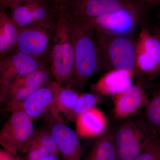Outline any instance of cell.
<instances>
[{
    "label": "cell",
    "mask_w": 160,
    "mask_h": 160,
    "mask_svg": "<svg viewBox=\"0 0 160 160\" xmlns=\"http://www.w3.org/2000/svg\"><path fill=\"white\" fill-rule=\"evenodd\" d=\"M64 11L67 16L74 50L73 86L82 90L91 76L98 71L104 70L102 59L92 25L88 21Z\"/></svg>",
    "instance_id": "6da1fadb"
},
{
    "label": "cell",
    "mask_w": 160,
    "mask_h": 160,
    "mask_svg": "<svg viewBox=\"0 0 160 160\" xmlns=\"http://www.w3.org/2000/svg\"><path fill=\"white\" fill-rule=\"evenodd\" d=\"M49 60L52 74L55 81L62 85L73 87L74 50L67 16L60 7Z\"/></svg>",
    "instance_id": "7a4b0ae2"
},
{
    "label": "cell",
    "mask_w": 160,
    "mask_h": 160,
    "mask_svg": "<svg viewBox=\"0 0 160 160\" xmlns=\"http://www.w3.org/2000/svg\"><path fill=\"white\" fill-rule=\"evenodd\" d=\"M104 70H126L138 76L136 65V40L132 35H110L95 30Z\"/></svg>",
    "instance_id": "3957f363"
},
{
    "label": "cell",
    "mask_w": 160,
    "mask_h": 160,
    "mask_svg": "<svg viewBox=\"0 0 160 160\" xmlns=\"http://www.w3.org/2000/svg\"><path fill=\"white\" fill-rule=\"evenodd\" d=\"M144 120L127 121L113 132L118 160H133L156 136Z\"/></svg>",
    "instance_id": "277c9868"
},
{
    "label": "cell",
    "mask_w": 160,
    "mask_h": 160,
    "mask_svg": "<svg viewBox=\"0 0 160 160\" xmlns=\"http://www.w3.org/2000/svg\"><path fill=\"white\" fill-rule=\"evenodd\" d=\"M9 119L0 132V144L4 149L17 157L26 153L36 131L33 120L19 108L11 110Z\"/></svg>",
    "instance_id": "5b68a950"
},
{
    "label": "cell",
    "mask_w": 160,
    "mask_h": 160,
    "mask_svg": "<svg viewBox=\"0 0 160 160\" xmlns=\"http://www.w3.org/2000/svg\"><path fill=\"white\" fill-rule=\"evenodd\" d=\"M57 21V19L19 30L15 49L38 61L50 63Z\"/></svg>",
    "instance_id": "8992f818"
},
{
    "label": "cell",
    "mask_w": 160,
    "mask_h": 160,
    "mask_svg": "<svg viewBox=\"0 0 160 160\" xmlns=\"http://www.w3.org/2000/svg\"><path fill=\"white\" fill-rule=\"evenodd\" d=\"M7 8L9 18L21 30L57 19L59 6L51 0H32L12 3Z\"/></svg>",
    "instance_id": "52a82bcc"
},
{
    "label": "cell",
    "mask_w": 160,
    "mask_h": 160,
    "mask_svg": "<svg viewBox=\"0 0 160 160\" xmlns=\"http://www.w3.org/2000/svg\"><path fill=\"white\" fill-rule=\"evenodd\" d=\"M60 7L74 17L88 20L119 9L145 10L140 0H65Z\"/></svg>",
    "instance_id": "ba28073f"
},
{
    "label": "cell",
    "mask_w": 160,
    "mask_h": 160,
    "mask_svg": "<svg viewBox=\"0 0 160 160\" xmlns=\"http://www.w3.org/2000/svg\"><path fill=\"white\" fill-rule=\"evenodd\" d=\"M145 12L138 9H119L86 21L99 32L117 36L132 35Z\"/></svg>",
    "instance_id": "9c48e42d"
},
{
    "label": "cell",
    "mask_w": 160,
    "mask_h": 160,
    "mask_svg": "<svg viewBox=\"0 0 160 160\" xmlns=\"http://www.w3.org/2000/svg\"><path fill=\"white\" fill-rule=\"evenodd\" d=\"M136 65L138 74L149 79L160 72V40L145 26L141 27L136 40Z\"/></svg>",
    "instance_id": "30bf717a"
},
{
    "label": "cell",
    "mask_w": 160,
    "mask_h": 160,
    "mask_svg": "<svg viewBox=\"0 0 160 160\" xmlns=\"http://www.w3.org/2000/svg\"><path fill=\"white\" fill-rule=\"evenodd\" d=\"M47 65L50 63L38 61L14 49L0 59L1 92L13 81Z\"/></svg>",
    "instance_id": "8fae6325"
},
{
    "label": "cell",
    "mask_w": 160,
    "mask_h": 160,
    "mask_svg": "<svg viewBox=\"0 0 160 160\" xmlns=\"http://www.w3.org/2000/svg\"><path fill=\"white\" fill-rule=\"evenodd\" d=\"M62 86L56 81H51L34 92L15 108L22 109L32 120L37 119L48 112H51Z\"/></svg>",
    "instance_id": "7c38bea8"
},
{
    "label": "cell",
    "mask_w": 160,
    "mask_h": 160,
    "mask_svg": "<svg viewBox=\"0 0 160 160\" xmlns=\"http://www.w3.org/2000/svg\"><path fill=\"white\" fill-rule=\"evenodd\" d=\"M149 98L140 83L133 84L122 93L114 96V113L117 118L125 119L134 114L149 102Z\"/></svg>",
    "instance_id": "4fadbf2b"
},
{
    "label": "cell",
    "mask_w": 160,
    "mask_h": 160,
    "mask_svg": "<svg viewBox=\"0 0 160 160\" xmlns=\"http://www.w3.org/2000/svg\"><path fill=\"white\" fill-rule=\"evenodd\" d=\"M64 160H82V150L77 132L65 123L56 122L50 130Z\"/></svg>",
    "instance_id": "5bb4252c"
},
{
    "label": "cell",
    "mask_w": 160,
    "mask_h": 160,
    "mask_svg": "<svg viewBox=\"0 0 160 160\" xmlns=\"http://www.w3.org/2000/svg\"><path fill=\"white\" fill-rule=\"evenodd\" d=\"M134 75L130 72L119 69L107 71L91 86L92 92L105 96H115L122 93L133 84Z\"/></svg>",
    "instance_id": "9a60e30c"
},
{
    "label": "cell",
    "mask_w": 160,
    "mask_h": 160,
    "mask_svg": "<svg viewBox=\"0 0 160 160\" xmlns=\"http://www.w3.org/2000/svg\"><path fill=\"white\" fill-rule=\"evenodd\" d=\"M75 122L76 132L81 137H97L106 131L107 118L96 108L79 115Z\"/></svg>",
    "instance_id": "2e32d148"
},
{
    "label": "cell",
    "mask_w": 160,
    "mask_h": 160,
    "mask_svg": "<svg viewBox=\"0 0 160 160\" xmlns=\"http://www.w3.org/2000/svg\"><path fill=\"white\" fill-rule=\"evenodd\" d=\"M26 153V160H39L50 156H57L58 149L50 131H36Z\"/></svg>",
    "instance_id": "e0dca14e"
},
{
    "label": "cell",
    "mask_w": 160,
    "mask_h": 160,
    "mask_svg": "<svg viewBox=\"0 0 160 160\" xmlns=\"http://www.w3.org/2000/svg\"><path fill=\"white\" fill-rule=\"evenodd\" d=\"M79 95L70 86H62L50 112L56 122L64 123L69 122L77 105Z\"/></svg>",
    "instance_id": "ac0fdd59"
},
{
    "label": "cell",
    "mask_w": 160,
    "mask_h": 160,
    "mask_svg": "<svg viewBox=\"0 0 160 160\" xmlns=\"http://www.w3.org/2000/svg\"><path fill=\"white\" fill-rule=\"evenodd\" d=\"M52 74L50 65H45L13 82L0 92L1 101L15 90L25 87H42L51 81Z\"/></svg>",
    "instance_id": "d6986e66"
},
{
    "label": "cell",
    "mask_w": 160,
    "mask_h": 160,
    "mask_svg": "<svg viewBox=\"0 0 160 160\" xmlns=\"http://www.w3.org/2000/svg\"><path fill=\"white\" fill-rule=\"evenodd\" d=\"M19 32L6 9L0 7V59L15 49Z\"/></svg>",
    "instance_id": "ffe728a7"
},
{
    "label": "cell",
    "mask_w": 160,
    "mask_h": 160,
    "mask_svg": "<svg viewBox=\"0 0 160 160\" xmlns=\"http://www.w3.org/2000/svg\"><path fill=\"white\" fill-rule=\"evenodd\" d=\"M87 160H118L113 140V132L106 130L98 137Z\"/></svg>",
    "instance_id": "44dd1931"
},
{
    "label": "cell",
    "mask_w": 160,
    "mask_h": 160,
    "mask_svg": "<svg viewBox=\"0 0 160 160\" xmlns=\"http://www.w3.org/2000/svg\"><path fill=\"white\" fill-rule=\"evenodd\" d=\"M144 120L151 131L160 136V86L155 90L145 108Z\"/></svg>",
    "instance_id": "7402d4cb"
},
{
    "label": "cell",
    "mask_w": 160,
    "mask_h": 160,
    "mask_svg": "<svg viewBox=\"0 0 160 160\" xmlns=\"http://www.w3.org/2000/svg\"><path fill=\"white\" fill-rule=\"evenodd\" d=\"M103 96L95 93H82L79 95L76 107L69 118V122L75 121L79 115L96 108L102 102Z\"/></svg>",
    "instance_id": "603a6c76"
},
{
    "label": "cell",
    "mask_w": 160,
    "mask_h": 160,
    "mask_svg": "<svg viewBox=\"0 0 160 160\" xmlns=\"http://www.w3.org/2000/svg\"><path fill=\"white\" fill-rule=\"evenodd\" d=\"M133 160H160V136H156Z\"/></svg>",
    "instance_id": "cb8c5ba5"
},
{
    "label": "cell",
    "mask_w": 160,
    "mask_h": 160,
    "mask_svg": "<svg viewBox=\"0 0 160 160\" xmlns=\"http://www.w3.org/2000/svg\"><path fill=\"white\" fill-rule=\"evenodd\" d=\"M0 160H18V159L5 149H1L0 150Z\"/></svg>",
    "instance_id": "d4e9b609"
},
{
    "label": "cell",
    "mask_w": 160,
    "mask_h": 160,
    "mask_svg": "<svg viewBox=\"0 0 160 160\" xmlns=\"http://www.w3.org/2000/svg\"><path fill=\"white\" fill-rule=\"evenodd\" d=\"M32 0H0V7H2L6 9L9 5L12 3L19 2H29Z\"/></svg>",
    "instance_id": "484cf974"
},
{
    "label": "cell",
    "mask_w": 160,
    "mask_h": 160,
    "mask_svg": "<svg viewBox=\"0 0 160 160\" xmlns=\"http://www.w3.org/2000/svg\"><path fill=\"white\" fill-rule=\"evenodd\" d=\"M39 160H61L57 156L53 155L50 156L46 157L40 159Z\"/></svg>",
    "instance_id": "4316f807"
},
{
    "label": "cell",
    "mask_w": 160,
    "mask_h": 160,
    "mask_svg": "<svg viewBox=\"0 0 160 160\" xmlns=\"http://www.w3.org/2000/svg\"><path fill=\"white\" fill-rule=\"evenodd\" d=\"M55 4L58 5L59 6H62L63 3L65 2V0H51Z\"/></svg>",
    "instance_id": "83f0119b"
},
{
    "label": "cell",
    "mask_w": 160,
    "mask_h": 160,
    "mask_svg": "<svg viewBox=\"0 0 160 160\" xmlns=\"http://www.w3.org/2000/svg\"><path fill=\"white\" fill-rule=\"evenodd\" d=\"M155 34L158 37V38H159L160 40V28H157V29H155L153 30V32H152Z\"/></svg>",
    "instance_id": "f1b7e54d"
},
{
    "label": "cell",
    "mask_w": 160,
    "mask_h": 160,
    "mask_svg": "<svg viewBox=\"0 0 160 160\" xmlns=\"http://www.w3.org/2000/svg\"><path fill=\"white\" fill-rule=\"evenodd\" d=\"M140 1H142V2L143 3H145L146 5L147 3L154 2L159 1L160 0H140Z\"/></svg>",
    "instance_id": "f546056e"
},
{
    "label": "cell",
    "mask_w": 160,
    "mask_h": 160,
    "mask_svg": "<svg viewBox=\"0 0 160 160\" xmlns=\"http://www.w3.org/2000/svg\"><path fill=\"white\" fill-rule=\"evenodd\" d=\"M158 18H159V19L160 20V13H159V14Z\"/></svg>",
    "instance_id": "4dcf8cb0"
}]
</instances>
